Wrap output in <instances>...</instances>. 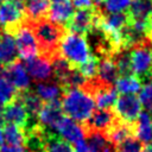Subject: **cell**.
<instances>
[{
    "label": "cell",
    "instance_id": "1",
    "mask_svg": "<svg viewBox=\"0 0 152 152\" xmlns=\"http://www.w3.org/2000/svg\"><path fill=\"white\" fill-rule=\"evenodd\" d=\"M38 44V55L52 63V61L61 56V42L64 37L66 28L51 21L48 17L36 21H27Z\"/></svg>",
    "mask_w": 152,
    "mask_h": 152
},
{
    "label": "cell",
    "instance_id": "2",
    "mask_svg": "<svg viewBox=\"0 0 152 152\" xmlns=\"http://www.w3.org/2000/svg\"><path fill=\"white\" fill-rule=\"evenodd\" d=\"M61 104L63 113L68 118L80 124L86 122L95 108L94 99L82 88H71L64 90L62 94Z\"/></svg>",
    "mask_w": 152,
    "mask_h": 152
},
{
    "label": "cell",
    "instance_id": "3",
    "mask_svg": "<svg viewBox=\"0 0 152 152\" xmlns=\"http://www.w3.org/2000/svg\"><path fill=\"white\" fill-rule=\"evenodd\" d=\"M61 56L72 66L78 68L90 57V50L84 36L75 32H65L61 42Z\"/></svg>",
    "mask_w": 152,
    "mask_h": 152
},
{
    "label": "cell",
    "instance_id": "4",
    "mask_svg": "<svg viewBox=\"0 0 152 152\" xmlns=\"http://www.w3.org/2000/svg\"><path fill=\"white\" fill-rule=\"evenodd\" d=\"M25 23L24 5L5 1L0 5V25L4 32L13 33Z\"/></svg>",
    "mask_w": 152,
    "mask_h": 152
},
{
    "label": "cell",
    "instance_id": "5",
    "mask_svg": "<svg viewBox=\"0 0 152 152\" xmlns=\"http://www.w3.org/2000/svg\"><path fill=\"white\" fill-rule=\"evenodd\" d=\"M17 51L20 58L25 62L37 57L38 55V44L37 39L31 30V27L26 24V21L13 33Z\"/></svg>",
    "mask_w": 152,
    "mask_h": 152
},
{
    "label": "cell",
    "instance_id": "6",
    "mask_svg": "<svg viewBox=\"0 0 152 152\" xmlns=\"http://www.w3.org/2000/svg\"><path fill=\"white\" fill-rule=\"evenodd\" d=\"M99 17V7L95 5L91 8H83L74 12L72 17L66 23V30L84 36L93 26L96 25Z\"/></svg>",
    "mask_w": 152,
    "mask_h": 152
},
{
    "label": "cell",
    "instance_id": "7",
    "mask_svg": "<svg viewBox=\"0 0 152 152\" xmlns=\"http://www.w3.org/2000/svg\"><path fill=\"white\" fill-rule=\"evenodd\" d=\"M114 112L120 120L133 124L141 112V102L135 94H122L114 104Z\"/></svg>",
    "mask_w": 152,
    "mask_h": 152
},
{
    "label": "cell",
    "instance_id": "8",
    "mask_svg": "<svg viewBox=\"0 0 152 152\" xmlns=\"http://www.w3.org/2000/svg\"><path fill=\"white\" fill-rule=\"evenodd\" d=\"M0 152H27L25 147V133L24 129L7 124L2 128V142L0 145Z\"/></svg>",
    "mask_w": 152,
    "mask_h": 152
},
{
    "label": "cell",
    "instance_id": "9",
    "mask_svg": "<svg viewBox=\"0 0 152 152\" xmlns=\"http://www.w3.org/2000/svg\"><path fill=\"white\" fill-rule=\"evenodd\" d=\"M118 115L115 114L114 110L112 109H97L93 112V114L89 116V119L81 124L84 133L88 132H100V133H106L109 127L118 120Z\"/></svg>",
    "mask_w": 152,
    "mask_h": 152
},
{
    "label": "cell",
    "instance_id": "10",
    "mask_svg": "<svg viewBox=\"0 0 152 152\" xmlns=\"http://www.w3.org/2000/svg\"><path fill=\"white\" fill-rule=\"evenodd\" d=\"M5 76L18 93L30 89V75L20 61L15 59L14 62L5 65Z\"/></svg>",
    "mask_w": 152,
    "mask_h": 152
},
{
    "label": "cell",
    "instance_id": "11",
    "mask_svg": "<svg viewBox=\"0 0 152 152\" xmlns=\"http://www.w3.org/2000/svg\"><path fill=\"white\" fill-rule=\"evenodd\" d=\"M2 118H4V122L15 125L23 129L28 124L27 112L18 96L12 102L2 107Z\"/></svg>",
    "mask_w": 152,
    "mask_h": 152
},
{
    "label": "cell",
    "instance_id": "12",
    "mask_svg": "<svg viewBox=\"0 0 152 152\" xmlns=\"http://www.w3.org/2000/svg\"><path fill=\"white\" fill-rule=\"evenodd\" d=\"M63 109L59 100L49 101L43 104L39 114H38V122L40 126L53 131L56 125L63 118Z\"/></svg>",
    "mask_w": 152,
    "mask_h": 152
},
{
    "label": "cell",
    "instance_id": "13",
    "mask_svg": "<svg viewBox=\"0 0 152 152\" xmlns=\"http://www.w3.org/2000/svg\"><path fill=\"white\" fill-rule=\"evenodd\" d=\"M51 62L43 57H34L26 62V70L34 81L46 82L55 80Z\"/></svg>",
    "mask_w": 152,
    "mask_h": 152
},
{
    "label": "cell",
    "instance_id": "14",
    "mask_svg": "<svg viewBox=\"0 0 152 152\" xmlns=\"http://www.w3.org/2000/svg\"><path fill=\"white\" fill-rule=\"evenodd\" d=\"M53 131H57L63 139L70 141L71 144H75L86 138V133L82 125L68 116H63L56 125Z\"/></svg>",
    "mask_w": 152,
    "mask_h": 152
},
{
    "label": "cell",
    "instance_id": "15",
    "mask_svg": "<svg viewBox=\"0 0 152 152\" xmlns=\"http://www.w3.org/2000/svg\"><path fill=\"white\" fill-rule=\"evenodd\" d=\"M74 14V5L71 0H53L50 4L48 18L58 24V25H66L69 19Z\"/></svg>",
    "mask_w": 152,
    "mask_h": 152
},
{
    "label": "cell",
    "instance_id": "16",
    "mask_svg": "<svg viewBox=\"0 0 152 152\" xmlns=\"http://www.w3.org/2000/svg\"><path fill=\"white\" fill-rule=\"evenodd\" d=\"M134 124V122H133ZM133 124L122 121L120 119H118L110 127L109 129L104 133L106 138L115 146L118 144H120L121 141L126 140L129 137H134V128H133Z\"/></svg>",
    "mask_w": 152,
    "mask_h": 152
},
{
    "label": "cell",
    "instance_id": "17",
    "mask_svg": "<svg viewBox=\"0 0 152 152\" xmlns=\"http://www.w3.org/2000/svg\"><path fill=\"white\" fill-rule=\"evenodd\" d=\"M118 68L112 57H102L99 58V68H97V78L102 81L104 84L114 86L116 80L119 78Z\"/></svg>",
    "mask_w": 152,
    "mask_h": 152
},
{
    "label": "cell",
    "instance_id": "18",
    "mask_svg": "<svg viewBox=\"0 0 152 152\" xmlns=\"http://www.w3.org/2000/svg\"><path fill=\"white\" fill-rule=\"evenodd\" d=\"M18 51L14 37L7 32H0V63L7 65L17 59Z\"/></svg>",
    "mask_w": 152,
    "mask_h": 152
},
{
    "label": "cell",
    "instance_id": "19",
    "mask_svg": "<svg viewBox=\"0 0 152 152\" xmlns=\"http://www.w3.org/2000/svg\"><path fill=\"white\" fill-rule=\"evenodd\" d=\"M134 137L142 144H150L152 141V126L151 116L148 112H140L139 116L133 124Z\"/></svg>",
    "mask_w": 152,
    "mask_h": 152
},
{
    "label": "cell",
    "instance_id": "20",
    "mask_svg": "<svg viewBox=\"0 0 152 152\" xmlns=\"http://www.w3.org/2000/svg\"><path fill=\"white\" fill-rule=\"evenodd\" d=\"M50 0H27L24 4L25 19L27 21H36L46 18L49 14Z\"/></svg>",
    "mask_w": 152,
    "mask_h": 152
},
{
    "label": "cell",
    "instance_id": "21",
    "mask_svg": "<svg viewBox=\"0 0 152 152\" xmlns=\"http://www.w3.org/2000/svg\"><path fill=\"white\" fill-rule=\"evenodd\" d=\"M34 91L42 99V101L49 102L53 100H59V97H62L64 89L56 80H52L46 82H38L36 84Z\"/></svg>",
    "mask_w": 152,
    "mask_h": 152
},
{
    "label": "cell",
    "instance_id": "22",
    "mask_svg": "<svg viewBox=\"0 0 152 152\" xmlns=\"http://www.w3.org/2000/svg\"><path fill=\"white\" fill-rule=\"evenodd\" d=\"M127 13L129 20L147 21L152 13V0H132Z\"/></svg>",
    "mask_w": 152,
    "mask_h": 152
},
{
    "label": "cell",
    "instance_id": "23",
    "mask_svg": "<svg viewBox=\"0 0 152 152\" xmlns=\"http://www.w3.org/2000/svg\"><path fill=\"white\" fill-rule=\"evenodd\" d=\"M43 152H74L72 146L61 135L55 134L53 131L48 129L44 140V150Z\"/></svg>",
    "mask_w": 152,
    "mask_h": 152
},
{
    "label": "cell",
    "instance_id": "24",
    "mask_svg": "<svg viewBox=\"0 0 152 152\" xmlns=\"http://www.w3.org/2000/svg\"><path fill=\"white\" fill-rule=\"evenodd\" d=\"M86 141L89 145L91 152H114V145L106 138L103 133L88 132L86 133Z\"/></svg>",
    "mask_w": 152,
    "mask_h": 152
},
{
    "label": "cell",
    "instance_id": "25",
    "mask_svg": "<svg viewBox=\"0 0 152 152\" xmlns=\"http://www.w3.org/2000/svg\"><path fill=\"white\" fill-rule=\"evenodd\" d=\"M116 91L121 94H135L141 89V81L134 75L121 76L115 82Z\"/></svg>",
    "mask_w": 152,
    "mask_h": 152
},
{
    "label": "cell",
    "instance_id": "26",
    "mask_svg": "<svg viewBox=\"0 0 152 152\" xmlns=\"http://www.w3.org/2000/svg\"><path fill=\"white\" fill-rule=\"evenodd\" d=\"M112 58L118 68L119 75L127 76L132 75V65H131V50L129 49H120L112 55Z\"/></svg>",
    "mask_w": 152,
    "mask_h": 152
},
{
    "label": "cell",
    "instance_id": "27",
    "mask_svg": "<svg viewBox=\"0 0 152 152\" xmlns=\"http://www.w3.org/2000/svg\"><path fill=\"white\" fill-rule=\"evenodd\" d=\"M17 96H18V91L8 82V80L0 77V108L12 102Z\"/></svg>",
    "mask_w": 152,
    "mask_h": 152
},
{
    "label": "cell",
    "instance_id": "28",
    "mask_svg": "<svg viewBox=\"0 0 152 152\" xmlns=\"http://www.w3.org/2000/svg\"><path fill=\"white\" fill-rule=\"evenodd\" d=\"M144 144L135 137H129L126 140L114 146V152H144Z\"/></svg>",
    "mask_w": 152,
    "mask_h": 152
},
{
    "label": "cell",
    "instance_id": "29",
    "mask_svg": "<svg viewBox=\"0 0 152 152\" xmlns=\"http://www.w3.org/2000/svg\"><path fill=\"white\" fill-rule=\"evenodd\" d=\"M131 1L132 0H104L102 2L103 6L101 5L97 6H100L101 11L104 13H116V12H125L129 7Z\"/></svg>",
    "mask_w": 152,
    "mask_h": 152
},
{
    "label": "cell",
    "instance_id": "30",
    "mask_svg": "<svg viewBox=\"0 0 152 152\" xmlns=\"http://www.w3.org/2000/svg\"><path fill=\"white\" fill-rule=\"evenodd\" d=\"M97 68H99V58L90 55V57L77 68V70L86 78H93L97 76Z\"/></svg>",
    "mask_w": 152,
    "mask_h": 152
},
{
    "label": "cell",
    "instance_id": "31",
    "mask_svg": "<svg viewBox=\"0 0 152 152\" xmlns=\"http://www.w3.org/2000/svg\"><path fill=\"white\" fill-rule=\"evenodd\" d=\"M141 106L146 109V112H152V78L145 82L140 89V97H139Z\"/></svg>",
    "mask_w": 152,
    "mask_h": 152
},
{
    "label": "cell",
    "instance_id": "32",
    "mask_svg": "<svg viewBox=\"0 0 152 152\" xmlns=\"http://www.w3.org/2000/svg\"><path fill=\"white\" fill-rule=\"evenodd\" d=\"M74 152H91L89 145L87 144V141L83 139V140H80L74 144V147H72Z\"/></svg>",
    "mask_w": 152,
    "mask_h": 152
},
{
    "label": "cell",
    "instance_id": "33",
    "mask_svg": "<svg viewBox=\"0 0 152 152\" xmlns=\"http://www.w3.org/2000/svg\"><path fill=\"white\" fill-rule=\"evenodd\" d=\"M71 2H72V5H74L75 7H77L78 10L94 7L93 0H71Z\"/></svg>",
    "mask_w": 152,
    "mask_h": 152
},
{
    "label": "cell",
    "instance_id": "34",
    "mask_svg": "<svg viewBox=\"0 0 152 152\" xmlns=\"http://www.w3.org/2000/svg\"><path fill=\"white\" fill-rule=\"evenodd\" d=\"M146 36H147V39L152 42V13L146 21Z\"/></svg>",
    "mask_w": 152,
    "mask_h": 152
},
{
    "label": "cell",
    "instance_id": "35",
    "mask_svg": "<svg viewBox=\"0 0 152 152\" xmlns=\"http://www.w3.org/2000/svg\"><path fill=\"white\" fill-rule=\"evenodd\" d=\"M144 152H152V141L147 144V146L144 147Z\"/></svg>",
    "mask_w": 152,
    "mask_h": 152
},
{
    "label": "cell",
    "instance_id": "36",
    "mask_svg": "<svg viewBox=\"0 0 152 152\" xmlns=\"http://www.w3.org/2000/svg\"><path fill=\"white\" fill-rule=\"evenodd\" d=\"M6 1H11V2H14V4H18V5H24L26 0H6Z\"/></svg>",
    "mask_w": 152,
    "mask_h": 152
},
{
    "label": "cell",
    "instance_id": "37",
    "mask_svg": "<svg viewBox=\"0 0 152 152\" xmlns=\"http://www.w3.org/2000/svg\"><path fill=\"white\" fill-rule=\"evenodd\" d=\"M5 75V65L0 63V77H2Z\"/></svg>",
    "mask_w": 152,
    "mask_h": 152
},
{
    "label": "cell",
    "instance_id": "38",
    "mask_svg": "<svg viewBox=\"0 0 152 152\" xmlns=\"http://www.w3.org/2000/svg\"><path fill=\"white\" fill-rule=\"evenodd\" d=\"M103 1H104V0H93V2H94L95 5H101Z\"/></svg>",
    "mask_w": 152,
    "mask_h": 152
},
{
    "label": "cell",
    "instance_id": "39",
    "mask_svg": "<svg viewBox=\"0 0 152 152\" xmlns=\"http://www.w3.org/2000/svg\"><path fill=\"white\" fill-rule=\"evenodd\" d=\"M2 142V128H1V125H0V145Z\"/></svg>",
    "mask_w": 152,
    "mask_h": 152
},
{
    "label": "cell",
    "instance_id": "40",
    "mask_svg": "<svg viewBox=\"0 0 152 152\" xmlns=\"http://www.w3.org/2000/svg\"><path fill=\"white\" fill-rule=\"evenodd\" d=\"M2 2H4V0H0V5H1V4H2Z\"/></svg>",
    "mask_w": 152,
    "mask_h": 152
},
{
    "label": "cell",
    "instance_id": "41",
    "mask_svg": "<svg viewBox=\"0 0 152 152\" xmlns=\"http://www.w3.org/2000/svg\"><path fill=\"white\" fill-rule=\"evenodd\" d=\"M151 126H152V121H151Z\"/></svg>",
    "mask_w": 152,
    "mask_h": 152
},
{
    "label": "cell",
    "instance_id": "42",
    "mask_svg": "<svg viewBox=\"0 0 152 152\" xmlns=\"http://www.w3.org/2000/svg\"><path fill=\"white\" fill-rule=\"evenodd\" d=\"M52 1H53V0H52Z\"/></svg>",
    "mask_w": 152,
    "mask_h": 152
}]
</instances>
